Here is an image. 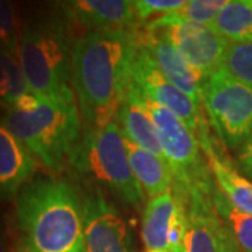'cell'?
<instances>
[{"label": "cell", "instance_id": "obj_1", "mask_svg": "<svg viewBox=\"0 0 252 252\" xmlns=\"http://www.w3.org/2000/svg\"><path fill=\"white\" fill-rule=\"evenodd\" d=\"M137 30L87 32L73 44V89L89 127L114 121L125 101L139 51Z\"/></svg>", "mask_w": 252, "mask_h": 252}, {"label": "cell", "instance_id": "obj_2", "mask_svg": "<svg viewBox=\"0 0 252 252\" xmlns=\"http://www.w3.org/2000/svg\"><path fill=\"white\" fill-rule=\"evenodd\" d=\"M16 217L23 251L87 252L83 200L67 181H31L18 193Z\"/></svg>", "mask_w": 252, "mask_h": 252}, {"label": "cell", "instance_id": "obj_3", "mask_svg": "<svg viewBox=\"0 0 252 252\" xmlns=\"http://www.w3.org/2000/svg\"><path fill=\"white\" fill-rule=\"evenodd\" d=\"M36 161L49 170L72 164L80 143V115L74 95L49 99L30 94L6 107L1 119Z\"/></svg>", "mask_w": 252, "mask_h": 252}, {"label": "cell", "instance_id": "obj_4", "mask_svg": "<svg viewBox=\"0 0 252 252\" xmlns=\"http://www.w3.org/2000/svg\"><path fill=\"white\" fill-rule=\"evenodd\" d=\"M18 59L30 91L49 99L73 95L72 51L69 32L58 16L41 18L23 27Z\"/></svg>", "mask_w": 252, "mask_h": 252}, {"label": "cell", "instance_id": "obj_5", "mask_svg": "<svg viewBox=\"0 0 252 252\" xmlns=\"http://www.w3.org/2000/svg\"><path fill=\"white\" fill-rule=\"evenodd\" d=\"M72 165L105 185L126 203L139 206L143 202V189L130 168L126 139L115 119L86 130Z\"/></svg>", "mask_w": 252, "mask_h": 252}, {"label": "cell", "instance_id": "obj_6", "mask_svg": "<svg viewBox=\"0 0 252 252\" xmlns=\"http://www.w3.org/2000/svg\"><path fill=\"white\" fill-rule=\"evenodd\" d=\"M142 98L152 117L162 153L174 174V193L182 198L193 188H215L213 175L210 174L212 171L196 133L168 109L154 104L143 95Z\"/></svg>", "mask_w": 252, "mask_h": 252}, {"label": "cell", "instance_id": "obj_7", "mask_svg": "<svg viewBox=\"0 0 252 252\" xmlns=\"http://www.w3.org/2000/svg\"><path fill=\"white\" fill-rule=\"evenodd\" d=\"M202 105L223 143L235 149L252 133V87L220 67L203 87Z\"/></svg>", "mask_w": 252, "mask_h": 252}, {"label": "cell", "instance_id": "obj_8", "mask_svg": "<svg viewBox=\"0 0 252 252\" xmlns=\"http://www.w3.org/2000/svg\"><path fill=\"white\" fill-rule=\"evenodd\" d=\"M144 26L161 28L184 61L203 81L221 67L230 45L210 26L188 23L171 14L152 20Z\"/></svg>", "mask_w": 252, "mask_h": 252}, {"label": "cell", "instance_id": "obj_9", "mask_svg": "<svg viewBox=\"0 0 252 252\" xmlns=\"http://www.w3.org/2000/svg\"><path fill=\"white\" fill-rule=\"evenodd\" d=\"M132 83L144 98L168 109L196 136L206 125L202 119V108L162 76L153 58L140 44L132 67Z\"/></svg>", "mask_w": 252, "mask_h": 252}, {"label": "cell", "instance_id": "obj_10", "mask_svg": "<svg viewBox=\"0 0 252 252\" xmlns=\"http://www.w3.org/2000/svg\"><path fill=\"white\" fill-rule=\"evenodd\" d=\"M213 192L215 188H193L181 198L188 217L185 252H240L233 235L217 213Z\"/></svg>", "mask_w": 252, "mask_h": 252}, {"label": "cell", "instance_id": "obj_11", "mask_svg": "<svg viewBox=\"0 0 252 252\" xmlns=\"http://www.w3.org/2000/svg\"><path fill=\"white\" fill-rule=\"evenodd\" d=\"M83 206L87 252H132L127 224L98 189L84 198Z\"/></svg>", "mask_w": 252, "mask_h": 252}, {"label": "cell", "instance_id": "obj_12", "mask_svg": "<svg viewBox=\"0 0 252 252\" xmlns=\"http://www.w3.org/2000/svg\"><path fill=\"white\" fill-rule=\"evenodd\" d=\"M137 36L139 44L153 58L162 76L202 108L205 81L184 61L161 28L144 26L137 30Z\"/></svg>", "mask_w": 252, "mask_h": 252}, {"label": "cell", "instance_id": "obj_13", "mask_svg": "<svg viewBox=\"0 0 252 252\" xmlns=\"http://www.w3.org/2000/svg\"><path fill=\"white\" fill-rule=\"evenodd\" d=\"M62 9L64 17L89 32L136 31L139 24L133 0H74L63 3Z\"/></svg>", "mask_w": 252, "mask_h": 252}, {"label": "cell", "instance_id": "obj_14", "mask_svg": "<svg viewBox=\"0 0 252 252\" xmlns=\"http://www.w3.org/2000/svg\"><path fill=\"white\" fill-rule=\"evenodd\" d=\"M35 170L34 156L0 121V199L18 196Z\"/></svg>", "mask_w": 252, "mask_h": 252}, {"label": "cell", "instance_id": "obj_15", "mask_svg": "<svg viewBox=\"0 0 252 252\" xmlns=\"http://www.w3.org/2000/svg\"><path fill=\"white\" fill-rule=\"evenodd\" d=\"M198 139L203 154L206 157L209 168L212 171V175L216 180V188L219 189V192L227 199V202L234 209L247 215H252L251 181L241 174H238L228 162H225L216 153L206 126L198 135Z\"/></svg>", "mask_w": 252, "mask_h": 252}, {"label": "cell", "instance_id": "obj_16", "mask_svg": "<svg viewBox=\"0 0 252 252\" xmlns=\"http://www.w3.org/2000/svg\"><path fill=\"white\" fill-rule=\"evenodd\" d=\"M115 121L129 143L165 158L152 117L144 107L143 98L133 83L130 84L125 101L118 109Z\"/></svg>", "mask_w": 252, "mask_h": 252}, {"label": "cell", "instance_id": "obj_17", "mask_svg": "<svg viewBox=\"0 0 252 252\" xmlns=\"http://www.w3.org/2000/svg\"><path fill=\"white\" fill-rule=\"evenodd\" d=\"M182 205L184 200L172 189L147 202L142 217V240L149 251H168V235Z\"/></svg>", "mask_w": 252, "mask_h": 252}, {"label": "cell", "instance_id": "obj_18", "mask_svg": "<svg viewBox=\"0 0 252 252\" xmlns=\"http://www.w3.org/2000/svg\"><path fill=\"white\" fill-rule=\"evenodd\" d=\"M126 147L130 168L140 188L143 189L144 195L152 199L171 190L174 185V174L165 158L149 153L135 144L129 143L127 140Z\"/></svg>", "mask_w": 252, "mask_h": 252}, {"label": "cell", "instance_id": "obj_19", "mask_svg": "<svg viewBox=\"0 0 252 252\" xmlns=\"http://www.w3.org/2000/svg\"><path fill=\"white\" fill-rule=\"evenodd\" d=\"M228 44L252 41V0H227L210 26Z\"/></svg>", "mask_w": 252, "mask_h": 252}, {"label": "cell", "instance_id": "obj_20", "mask_svg": "<svg viewBox=\"0 0 252 252\" xmlns=\"http://www.w3.org/2000/svg\"><path fill=\"white\" fill-rule=\"evenodd\" d=\"M32 94L28 89L18 55L0 48V102L3 107L13 105Z\"/></svg>", "mask_w": 252, "mask_h": 252}, {"label": "cell", "instance_id": "obj_21", "mask_svg": "<svg viewBox=\"0 0 252 252\" xmlns=\"http://www.w3.org/2000/svg\"><path fill=\"white\" fill-rule=\"evenodd\" d=\"M213 202L217 213L231 233L240 252H252V215H247L231 206L227 199L215 188Z\"/></svg>", "mask_w": 252, "mask_h": 252}, {"label": "cell", "instance_id": "obj_22", "mask_svg": "<svg viewBox=\"0 0 252 252\" xmlns=\"http://www.w3.org/2000/svg\"><path fill=\"white\" fill-rule=\"evenodd\" d=\"M221 67L234 79L252 87V41L230 44Z\"/></svg>", "mask_w": 252, "mask_h": 252}, {"label": "cell", "instance_id": "obj_23", "mask_svg": "<svg viewBox=\"0 0 252 252\" xmlns=\"http://www.w3.org/2000/svg\"><path fill=\"white\" fill-rule=\"evenodd\" d=\"M225 1L227 0H189L170 14L193 24L212 26L220 10L224 7Z\"/></svg>", "mask_w": 252, "mask_h": 252}, {"label": "cell", "instance_id": "obj_24", "mask_svg": "<svg viewBox=\"0 0 252 252\" xmlns=\"http://www.w3.org/2000/svg\"><path fill=\"white\" fill-rule=\"evenodd\" d=\"M23 26L14 3L0 0V48L18 55Z\"/></svg>", "mask_w": 252, "mask_h": 252}, {"label": "cell", "instance_id": "obj_25", "mask_svg": "<svg viewBox=\"0 0 252 252\" xmlns=\"http://www.w3.org/2000/svg\"><path fill=\"white\" fill-rule=\"evenodd\" d=\"M184 0H133L136 16L139 23H149L152 17L156 18L170 14L184 6Z\"/></svg>", "mask_w": 252, "mask_h": 252}, {"label": "cell", "instance_id": "obj_26", "mask_svg": "<svg viewBox=\"0 0 252 252\" xmlns=\"http://www.w3.org/2000/svg\"><path fill=\"white\" fill-rule=\"evenodd\" d=\"M238 162L244 174L252 178V133L243 144V149L238 156Z\"/></svg>", "mask_w": 252, "mask_h": 252}, {"label": "cell", "instance_id": "obj_27", "mask_svg": "<svg viewBox=\"0 0 252 252\" xmlns=\"http://www.w3.org/2000/svg\"><path fill=\"white\" fill-rule=\"evenodd\" d=\"M0 252H9V248H7V241L4 238L3 233L0 231Z\"/></svg>", "mask_w": 252, "mask_h": 252}, {"label": "cell", "instance_id": "obj_28", "mask_svg": "<svg viewBox=\"0 0 252 252\" xmlns=\"http://www.w3.org/2000/svg\"><path fill=\"white\" fill-rule=\"evenodd\" d=\"M147 252H171V251H167V250H152V251H147Z\"/></svg>", "mask_w": 252, "mask_h": 252}, {"label": "cell", "instance_id": "obj_29", "mask_svg": "<svg viewBox=\"0 0 252 252\" xmlns=\"http://www.w3.org/2000/svg\"><path fill=\"white\" fill-rule=\"evenodd\" d=\"M18 252H26V251H23V250H20V251H18Z\"/></svg>", "mask_w": 252, "mask_h": 252}]
</instances>
